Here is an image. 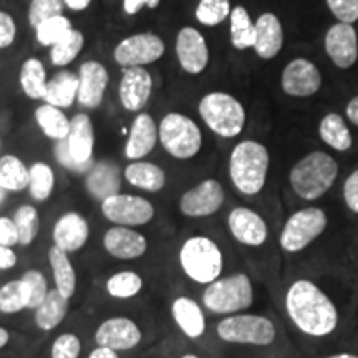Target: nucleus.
Returning <instances> with one entry per match:
<instances>
[{
	"label": "nucleus",
	"instance_id": "58836bf2",
	"mask_svg": "<svg viewBox=\"0 0 358 358\" xmlns=\"http://www.w3.org/2000/svg\"><path fill=\"white\" fill-rule=\"evenodd\" d=\"M12 219L15 222L17 231H19V244L29 248L30 244L35 243L40 232V214L37 208L32 204L20 206V208H17Z\"/></svg>",
	"mask_w": 358,
	"mask_h": 358
},
{
	"label": "nucleus",
	"instance_id": "39448f33",
	"mask_svg": "<svg viewBox=\"0 0 358 358\" xmlns=\"http://www.w3.org/2000/svg\"><path fill=\"white\" fill-rule=\"evenodd\" d=\"M203 307L216 315H234L245 312L254 303L252 280L244 272L219 277L206 285L201 295Z\"/></svg>",
	"mask_w": 358,
	"mask_h": 358
},
{
	"label": "nucleus",
	"instance_id": "c85d7f7f",
	"mask_svg": "<svg viewBox=\"0 0 358 358\" xmlns=\"http://www.w3.org/2000/svg\"><path fill=\"white\" fill-rule=\"evenodd\" d=\"M78 96V73H73L70 70H62L48 80L47 83V95L43 98V103L58 106L65 110L73 105Z\"/></svg>",
	"mask_w": 358,
	"mask_h": 358
},
{
	"label": "nucleus",
	"instance_id": "0eeeda50",
	"mask_svg": "<svg viewBox=\"0 0 358 358\" xmlns=\"http://www.w3.org/2000/svg\"><path fill=\"white\" fill-rule=\"evenodd\" d=\"M198 111L206 127L217 136H239L245 127V110L237 98L224 92H211L201 98Z\"/></svg>",
	"mask_w": 358,
	"mask_h": 358
},
{
	"label": "nucleus",
	"instance_id": "6e6552de",
	"mask_svg": "<svg viewBox=\"0 0 358 358\" xmlns=\"http://www.w3.org/2000/svg\"><path fill=\"white\" fill-rule=\"evenodd\" d=\"M159 145L174 159L194 158L203 148V133L194 120L187 115L171 111L158 124Z\"/></svg>",
	"mask_w": 358,
	"mask_h": 358
},
{
	"label": "nucleus",
	"instance_id": "4c0bfd02",
	"mask_svg": "<svg viewBox=\"0 0 358 358\" xmlns=\"http://www.w3.org/2000/svg\"><path fill=\"white\" fill-rule=\"evenodd\" d=\"M85 37L77 29H71L64 38L50 47V62L55 66H66L83 50Z\"/></svg>",
	"mask_w": 358,
	"mask_h": 358
},
{
	"label": "nucleus",
	"instance_id": "5fc2aeb1",
	"mask_svg": "<svg viewBox=\"0 0 358 358\" xmlns=\"http://www.w3.org/2000/svg\"><path fill=\"white\" fill-rule=\"evenodd\" d=\"M347 118L348 122L358 127V96L352 98L347 105Z\"/></svg>",
	"mask_w": 358,
	"mask_h": 358
},
{
	"label": "nucleus",
	"instance_id": "473e14b6",
	"mask_svg": "<svg viewBox=\"0 0 358 358\" xmlns=\"http://www.w3.org/2000/svg\"><path fill=\"white\" fill-rule=\"evenodd\" d=\"M231 43L237 50H248L256 43V22L250 19L248 8L236 6L229 15Z\"/></svg>",
	"mask_w": 358,
	"mask_h": 358
},
{
	"label": "nucleus",
	"instance_id": "9b49d317",
	"mask_svg": "<svg viewBox=\"0 0 358 358\" xmlns=\"http://www.w3.org/2000/svg\"><path fill=\"white\" fill-rule=\"evenodd\" d=\"M155 206L138 194L118 192L101 201V214L115 226L140 227L153 221Z\"/></svg>",
	"mask_w": 358,
	"mask_h": 358
},
{
	"label": "nucleus",
	"instance_id": "c03bdc74",
	"mask_svg": "<svg viewBox=\"0 0 358 358\" xmlns=\"http://www.w3.org/2000/svg\"><path fill=\"white\" fill-rule=\"evenodd\" d=\"M64 0H32L29 6V24L37 29L42 22L52 19V17L64 15Z\"/></svg>",
	"mask_w": 358,
	"mask_h": 358
},
{
	"label": "nucleus",
	"instance_id": "a878e982",
	"mask_svg": "<svg viewBox=\"0 0 358 358\" xmlns=\"http://www.w3.org/2000/svg\"><path fill=\"white\" fill-rule=\"evenodd\" d=\"M284 47V29L279 17L272 12H264L256 20V43L254 52L262 60H272Z\"/></svg>",
	"mask_w": 358,
	"mask_h": 358
},
{
	"label": "nucleus",
	"instance_id": "20e7f679",
	"mask_svg": "<svg viewBox=\"0 0 358 358\" xmlns=\"http://www.w3.org/2000/svg\"><path fill=\"white\" fill-rule=\"evenodd\" d=\"M338 176V163L325 151H312L294 164L289 173L290 187L301 199L322 198Z\"/></svg>",
	"mask_w": 358,
	"mask_h": 358
},
{
	"label": "nucleus",
	"instance_id": "f257e3e1",
	"mask_svg": "<svg viewBox=\"0 0 358 358\" xmlns=\"http://www.w3.org/2000/svg\"><path fill=\"white\" fill-rule=\"evenodd\" d=\"M285 312L292 324L308 337H327L338 327V310L315 282L299 279L285 292Z\"/></svg>",
	"mask_w": 358,
	"mask_h": 358
},
{
	"label": "nucleus",
	"instance_id": "09e8293b",
	"mask_svg": "<svg viewBox=\"0 0 358 358\" xmlns=\"http://www.w3.org/2000/svg\"><path fill=\"white\" fill-rule=\"evenodd\" d=\"M343 199L352 213L358 214V169L348 174L343 182Z\"/></svg>",
	"mask_w": 358,
	"mask_h": 358
},
{
	"label": "nucleus",
	"instance_id": "393cba45",
	"mask_svg": "<svg viewBox=\"0 0 358 358\" xmlns=\"http://www.w3.org/2000/svg\"><path fill=\"white\" fill-rule=\"evenodd\" d=\"M171 317L174 325L189 340H198L206 334V315L203 306L194 299L179 295L171 302Z\"/></svg>",
	"mask_w": 358,
	"mask_h": 358
},
{
	"label": "nucleus",
	"instance_id": "a211bd4d",
	"mask_svg": "<svg viewBox=\"0 0 358 358\" xmlns=\"http://www.w3.org/2000/svg\"><path fill=\"white\" fill-rule=\"evenodd\" d=\"M151 92H153V78L145 66L123 69L118 95L124 110L140 113L150 101Z\"/></svg>",
	"mask_w": 358,
	"mask_h": 358
},
{
	"label": "nucleus",
	"instance_id": "8fccbe9b",
	"mask_svg": "<svg viewBox=\"0 0 358 358\" xmlns=\"http://www.w3.org/2000/svg\"><path fill=\"white\" fill-rule=\"evenodd\" d=\"M19 243V231H17L13 219L7 216H0V245L13 248V245H17Z\"/></svg>",
	"mask_w": 358,
	"mask_h": 358
},
{
	"label": "nucleus",
	"instance_id": "b1692460",
	"mask_svg": "<svg viewBox=\"0 0 358 358\" xmlns=\"http://www.w3.org/2000/svg\"><path fill=\"white\" fill-rule=\"evenodd\" d=\"M123 169L111 161H98L85 176V189L93 199L105 201L110 196L122 192Z\"/></svg>",
	"mask_w": 358,
	"mask_h": 358
},
{
	"label": "nucleus",
	"instance_id": "de8ad7c7",
	"mask_svg": "<svg viewBox=\"0 0 358 358\" xmlns=\"http://www.w3.org/2000/svg\"><path fill=\"white\" fill-rule=\"evenodd\" d=\"M17 37V25L8 12L0 10V50L12 47Z\"/></svg>",
	"mask_w": 358,
	"mask_h": 358
},
{
	"label": "nucleus",
	"instance_id": "4d7b16f0",
	"mask_svg": "<svg viewBox=\"0 0 358 358\" xmlns=\"http://www.w3.org/2000/svg\"><path fill=\"white\" fill-rule=\"evenodd\" d=\"M8 342H10V330L6 329V327H0V350L7 347Z\"/></svg>",
	"mask_w": 358,
	"mask_h": 358
},
{
	"label": "nucleus",
	"instance_id": "ea45409f",
	"mask_svg": "<svg viewBox=\"0 0 358 358\" xmlns=\"http://www.w3.org/2000/svg\"><path fill=\"white\" fill-rule=\"evenodd\" d=\"M29 308V294L22 279L7 282L0 287V313H19Z\"/></svg>",
	"mask_w": 358,
	"mask_h": 358
},
{
	"label": "nucleus",
	"instance_id": "423d86ee",
	"mask_svg": "<svg viewBox=\"0 0 358 358\" xmlns=\"http://www.w3.org/2000/svg\"><path fill=\"white\" fill-rule=\"evenodd\" d=\"M95 128L87 113H77L71 118L70 133L64 141H57L53 153L58 163L73 173H88L95 164Z\"/></svg>",
	"mask_w": 358,
	"mask_h": 358
},
{
	"label": "nucleus",
	"instance_id": "4be33fe9",
	"mask_svg": "<svg viewBox=\"0 0 358 358\" xmlns=\"http://www.w3.org/2000/svg\"><path fill=\"white\" fill-rule=\"evenodd\" d=\"M325 52L338 69H350L358 58V37L350 24H335L325 35Z\"/></svg>",
	"mask_w": 358,
	"mask_h": 358
},
{
	"label": "nucleus",
	"instance_id": "9d476101",
	"mask_svg": "<svg viewBox=\"0 0 358 358\" xmlns=\"http://www.w3.org/2000/svg\"><path fill=\"white\" fill-rule=\"evenodd\" d=\"M329 217L320 208H303L294 213L280 231L279 244L284 252L295 254L307 249L327 229Z\"/></svg>",
	"mask_w": 358,
	"mask_h": 358
},
{
	"label": "nucleus",
	"instance_id": "680f3d73",
	"mask_svg": "<svg viewBox=\"0 0 358 358\" xmlns=\"http://www.w3.org/2000/svg\"><path fill=\"white\" fill-rule=\"evenodd\" d=\"M0 287H2V285H0Z\"/></svg>",
	"mask_w": 358,
	"mask_h": 358
},
{
	"label": "nucleus",
	"instance_id": "f8f14e48",
	"mask_svg": "<svg viewBox=\"0 0 358 358\" xmlns=\"http://www.w3.org/2000/svg\"><path fill=\"white\" fill-rule=\"evenodd\" d=\"M166 52V45L159 35L151 32L134 34L123 38L115 47L113 58L122 69L145 66L158 62Z\"/></svg>",
	"mask_w": 358,
	"mask_h": 358
},
{
	"label": "nucleus",
	"instance_id": "6ab92c4d",
	"mask_svg": "<svg viewBox=\"0 0 358 358\" xmlns=\"http://www.w3.org/2000/svg\"><path fill=\"white\" fill-rule=\"evenodd\" d=\"M110 73L105 65L96 60L83 62L78 69V105L88 110L98 108L105 98Z\"/></svg>",
	"mask_w": 358,
	"mask_h": 358
},
{
	"label": "nucleus",
	"instance_id": "2eb2a0df",
	"mask_svg": "<svg viewBox=\"0 0 358 358\" xmlns=\"http://www.w3.org/2000/svg\"><path fill=\"white\" fill-rule=\"evenodd\" d=\"M285 95L294 98H307L320 90L322 75L313 62L307 58H295L285 65L280 78Z\"/></svg>",
	"mask_w": 358,
	"mask_h": 358
},
{
	"label": "nucleus",
	"instance_id": "a19ab883",
	"mask_svg": "<svg viewBox=\"0 0 358 358\" xmlns=\"http://www.w3.org/2000/svg\"><path fill=\"white\" fill-rule=\"evenodd\" d=\"M231 0H199L196 20L204 27H217L231 15Z\"/></svg>",
	"mask_w": 358,
	"mask_h": 358
},
{
	"label": "nucleus",
	"instance_id": "3c124183",
	"mask_svg": "<svg viewBox=\"0 0 358 358\" xmlns=\"http://www.w3.org/2000/svg\"><path fill=\"white\" fill-rule=\"evenodd\" d=\"M161 0H123V10L127 15H136L143 7L156 8L159 6Z\"/></svg>",
	"mask_w": 358,
	"mask_h": 358
},
{
	"label": "nucleus",
	"instance_id": "603ef678",
	"mask_svg": "<svg viewBox=\"0 0 358 358\" xmlns=\"http://www.w3.org/2000/svg\"><path fill=\"white\" fill-rule=\"evenodd\" d=\"M19 262V256L8 245H0V271H10Z\"/></svg>",
	"mask_w": 358,
	"mask_h": 358
},
{
	"label": "nucleus",
	"instance_id": "c756f323",
	"mask_svg": "<svg viewBox=\"0 0 358 358\" xmlns=\"http://www.w3.org/2000/svg\"><path fill=\"white\" fill-rule=\"evenodd\" d=\"M70 310V299H66L57 289L48 290L45 301L35 308V325L42 332H52L65 320Z\"/></svg>",
	"mask_w": 358,
	"mask_h": 358
},
{
	"label": "nucleus",
	"instance_id": "e433bc0d",
	"mask_svg": "<svg viewBox=\"0 0 358 358\" xmlns=\"http://www.w3.org/2000/svg\"><path fill=\"white\" fill-rule=\"evenodd\" d=\"M30 196L38 203L50 199L55 189V173L45 161H35L29 168V187Z\"/></svg>",
	"mask_w": 358,
	"mask_h": 358
},
{
	"label": "nucleus",
	"instance_id": "a18cd8bd",
	"mask_svg": "<svg viewBox=\"0 0 358 358\" xmlns=\"http://www.w3.org/2000/svg\"><path fill=\"white\" fill-rule=\"evenodd\" d=\"M82 340L78 335L64 332L57 335L50 347V358H80Z\"/></svg>",
	"mask_w": 358,
	"mask_h": 358
},
{
	"label": "nucleus",
	"instance_id": "79ce46f5",
	"mask_svg": "<svg viewBox=\"0 0 358 358\" xmlns=\"http://www.w3.org/2000/svg\"><path fill=\"white\" fill-rule=\"evenodd\" d=\"M71 29H73V27H71L69 17L57 15L42 22V24L35 29V35H37V42L42 45V47H53V45H55L58 40L64 38Z\"/></svg>",
	"mask_w": 358,
	"mask_h": 358
},
{
	"label": "nucleus",
	"instance_id": "13d9d810",
	"mask_svg": "<svg viewBox=\"0 0 358 358\" xmlns=\"http://www.w3.org/2000/svg\"><path fill=\"white\" fill-rule=\"evenodd\" d=\"M325 358H358V355H353V353H335V355H329Z\"/></svg>",
	"mask_w": 358,
	"mask_h": 358
},
{
	"label": "nucleus",
	"instance_id": "052dcab7",
	"mask_svg": "<svg viewBox=\"0 0 358 358\" xmlns=\"http://www.w3.org/2000/svg\"><path fill=\"white\" fill-rule=\"evenodd\" d=\"M6 189H3V187L2 186H0V203H2V201H3V198H6Z\"/></svg>",
	"mask_w": 358,
	"mask_h": 358
},
{
	"label": "nucleus",
	"instance_id": "f704fd0d",
	"mask_svg": "<svg viewBox=\"0 0 358 358\" xmlns=\"http://www.w3.org/2000/svg\"><path fill=\"white\" fill-rule=\"evenodd\" d=\"M106 294L116 301H129L145 289V279L134 271H120L111 274L105 282Z\"/></svg>",
	"mask_w": 358,
	"mask_h": 358
},
{
	"label": "nucleus",
	"instance_id": "aec40b11",
	"mask_svg": "<svg viewBox=\"0 0 358 358\" xmlns=\"http://www.w3.org/2000/svg\"><path fill=\"white\" fill-rule=\"evenodd\" d=\"M103 249L118 261H134L146 254L148 239L134 227L113 226L103 236Z\"/></svg>",
	"mask_w": 358,
	"mask_h": 358
},
{
	"label": "nucleus",
	"instance_id": "f3484780",
	"mask_svg": "<svg viewBox=\"0 0 358 358\" xmlns=\"http://www.w3.org/2000/svg\"><path fill=\"white\" fill-rule=\"evenodd\" d=\"M227 229L239 244L245 248H261L268 237L267 222L254 209L234 208L227 216Z\"/></svg>",
	"mask_w": 358,
	"mask_h": 358
},
{
	"label": "nucleus",
	"instance_id": "49530a36",
	"mask_svg": "<svg viewBox=\"0 0 358 358\" xmlns=\"http://www.w3.org/2000/svg\"><path fill=\"white\" fill-rule=\"evenodd\" d=\"M330 12L342 24H355L358 20V0H327Z\"/></svg>",
	"mask_w": 358,
	"mask_h": 358
},
{
	"label": "nucleus",
	"instance_id": "c9c22d12",
	"mask_svg": "<svg viewBox=\"0 0 358 358\" xmlns=\"http://www.w3.org/2000/svg\"><path fill=\"white\" fill-rule=\"evenodd\" d=\"M0 186L6 191L20 192L29 187V168L15 155L0 158Z\"/></svg>",
	"mask_w": 358,
	"mask_h": 358
},
{
	"label": "nucleus",
	"instance_id": "5701e85b",
	"mask_svg": "<svg viewBox=\"0 0 358 358\" xmlns=\"http://www.w3.org/2000/svg\"><path fill=\"white\" fill-rule=\"evenodd\" d=\"M158 124L153 116L145 111H140L134 116L127 145H124V156L129 161H140L146 158L158 145Z\"/></svg>",
	"mask_w": 358,
	"mask_h": 358
},
{
	"label": "nucleus",
	"instance_id": "ddd939ff",
	"mask_svg": "<svg viewBox=\"0 0 358 358\" xmlns=\"http://www.w3.org/2000/svg\"><path fill=\"white\" fill-rule=\"evenodd\" d=\"M224 199H226V194H224V187L221 182L217 179L209 178L192 186L191 189H187L179 198L178 208L182 216L186 217H209L222 208Z\"/></svg>",
	"mask_w": 358,
	"mask_h": 358
},
{
	"label": "nucleus",
	"instance_id": "412c9836",
	"mask_svg": "<svg viewBox=\"0 0 358 358\" xmlns=\"http://www.w3.org/2000/svg\"><path fill=\"white\" fill-rule=\"evenodd\" d=\"M52 239L53 245L69 254L82 250L90 239V224L87 217L77 211L62 214L53 224Z\"/></svg>",
	"mask_w": 358,
	"mask_h": 358
},
{
	"label": "nucleus",
	"instance_id": "4468645a",
	"mask_svg": "<svg viewBox=\"0 0 358 358\" xmlns=\"http://www.w3.org/2000/svg\"><path fill=\"white\" fill-rule=\"evenodd\" d=\"M143 340L141 327L133 319L123 315L103 320L95 330V343L116 352H128L136 348Z\"/></svg>",
	"mask_w": 358,
	"mask_h": 358
},
{
	"label": "nucleus",
	"instance_id": "1a4fd4ad",
	"mask_svg": "<svg viewBox=\"0 0 358 358\" xmlns=\"http://www.w3.org/2000/svg\"><path fill=\"white\" fill-rule=\"evenodd\" d=\"M216 335L226 343L267 347L275 342L277 330L271 319L257 313H234L217 322Z\"/></svg>",
	"mask_w": 358,
	"mask_h": 358
},
{
	"label": "nucleus",
	"instance_id": "dca6fc26",
	"mask_svg": "<svg viewBox=\"0 0 358 358\" xmlns=\"http://www.w3.org/2000/svg\"><path fill=\"white\" fill-rule=\"evenodd\" d=\"M176 58L189 75H199L209 65V47L204 35L194 27H182L176 35Z\"/></svg>",
	"mask_w": 358,
	"mask_h": 358
},
{
	"label": "nucleus",
	"instance_id": "7c9ffc66",
	"mask_svg": "<svg viewBox=\"0 0 358 358\" xmlns=\"http://www.w3.org/2000/svg\"><path fill=\"white\" fill-rule=\"evenodd\" d=\"M35 122H37L40 131H42L48 140L64 141L70 133L71 118L65 115V111L58 106L43 103L35 110Z\"/></svg>",
	"mask_w": 358,
	"mask_h": 358
},
{
	"label": "nucleus",
	"instance_id": "864d4df0",
	"mask_svg": "<svg viewBox=\"0 0 358 358\" xmlns=\"http://www.w3.org/2000/svg\"><path fill=\"white\" fill-rule=\"evenodd\" d=\"M88 358H120V352L111 350L108 347H95L90 352Z\"/></svg>",
	"mask_w": 358,
	"mask_h": 358
},
{
	"label": "nucleus",
	"instance_id": "2f4dec72",
	"mask_svg": "<svg viewBox=\"0 0 358 358\" xmlns=\"http://www.w3.org/2000/svg\"><path fill=\"white\" fill-rule=\"evenodd\" d=\"M319 134L327 146H330L335 151H340V153L348 151L353 145L350 129H348L343 116H340L338 113H329L322 118Z\"/></svg>",
	"mask_w": 358,
	"mask_h": 358
},
{
	"label": "nucleus",
	"instance_id": "bf43d9fd",
	"mask_svg": "<svg viewBox=\"0 0 358 358\" xmlns=\"http://www.w3.org/2000/svg\"><path fill=\"white\" fill-rule=\"evenodd\" d=\"M179 358H201V357L196 355V353H185V355H181Z\"/></svg>",
	"mask_w": 358,
	"mask_h": 358
},
{
	"label": "nucleus",
	"instance_id": "cd10ccee",
	"mask_svg": "<svg viewBox=\"0 0 358 358\" xmlns=\"http://www.w3.org/2000/svg\"><path fill=\"white\" fill-rule=\"evenodd\" d=\"M48 264L52 268L55 289L66 299L73 297L78 287V279L70 254L57 248V245H52L48 249Z\"/></svg>",
	"mask_w": 358,
	"mask_h": 358
},
{
	"label": "nucleus",
	"instance_id": "72a5a7b5",
	"mask_svg": "<svg viewBox=\"0 0 358 358\" xmlns=\"http://www.w3.org/2000/svg\"><path fill=\"white\" fill-rule=\"evenodd\" d=\"M20 87L30 100H43L47 95V71L38 58H29L20 69Z\"/></svg>",
	"mask_w": 358,
	"mask_h": 358
},
{
	"label": "nucleus",
	"instance_id": "bb28decb",
	"mask_svg": "<svg viewBox=\"0 0 358 358\" xmlns=\"http://www.w3.org/2000/svg\"><path fill=\"white\" fill-rule=\"evenodd\" d=\"M123 178L129 186L145 192H159L166 186V173L156 163L150 161H131L123 169Z\"/></svg>",
	"mask_w": 358,
	"mask_h": 358
},
{
	"label": "nucleus",
	"instance_id": "6e6d98bb",
	"mask_svg": "<svg viewBox=\"0 0 358 358\" xmlns=\"http://www.w3.org/2000/svg\"><path fill=\"white\" fill-rule=\"evenodd\" d=\"M65 7L73 12H83L92 6V0H64Z\"/></svg>",
	"mask_w": 358,
	"mask_h": 358
},
{
	"label": "nucleus",
	"instance_id": "7ed1b4c3",
	"mask_svg": "<svg viewBox=\"0 0 358 358\" xmlns=\"http://www.w3.org/2000/svg\"><path fill=\"white\" fill-rule=\"evenodd\" d=\"M178 262L187 279L204 287L222 277L224 254L216 241L208 236L187 237L178 250Z\"/></svg>",
	"mask_w": 358,
	"mask_h": 358
},
{
	"label": "nucleus",
	"instance_id": "37998d69",
	"mask_svg": "<svg viewBox=\"0 0 358 358\" xmlns=\"http://www.w3.org/2000/svg\"><path fill=\"white\" fill-rule=\"evenodd\" d=\"M20 279L24 282L27 294H29V308L27 310H35L45 301L48 290H50L47 284V277L38 268H30Z\"/></svg>",
	"mask_w": 358,
	"mask_h": 358
},
{
	"label": "nucleus",
	"instance_id": "f03ea898",
	"mask_svg": "<svg viewBox=\"0 0 358 358\" xmlns=\"http://www.w3.org/2000/svg\"><path fill=\"white\" fill-rule=\"evenodd\" d=\"M271 156L262 143L244 140L232 148L229 156V178L232 186L243 196H256L267 182Z\"/></svg>",
	"mask_w": 358,
	"mask_h": 358
}]
</instances>
